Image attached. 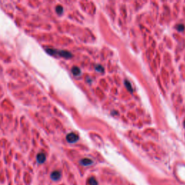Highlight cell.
<instances>
[{
  "label": "cell",
  "mask_w": 185,
  "mask_h": 185,
  "mask_svg": "<svg viewBox=\"0 0 185 185\" xmlns=\"http://www.w3.org/2000/svg\"><path fill=\"white\" fill-rule=\"evenodd\" d=\"M46 51L51 55H59L61 56L67 57V58L70 57L72 56L70 53L65 51H59V50H55V49H46Z\"/></svg>",
  "instance_id": "cell-1"
},
{
  "label": "cell",
  "mask_w": 185,
  "mask_h": 185,
  "mask_svg": "<svg viewBox=\"0 0 185 185\" xmlns=\"http://www.w3.org/2000/svg\"><path fill=\"white\" fill-rule=\"evenodd\" d=\"M67 140L70 143H75L78 140V136L75 134V133H69L67 135Z\"/></svg>",
  "instance_id": "cell-2"
},
{
  "label": "cell",
  "mask_w": 185,
  "mask_h": 185,
  "mask_svg": "<svg viewBox=\"0 0 185 185\" xmlns=\"http://www.w3.org/2000/svg\"><path fill=\"white\" fill-rule=\"evenodd\" d=\"M61 177H62V173L59 171H58V170H54L51 173V179L54 181L59 180Z\"/></svg>",
  "instance_id": "cell-3"
},
{
  "label": "cell",
  "mask_w": 185,
  "mask_h": 185,
  "mask_svg": "<svg viewBox=\"0 0 185 185\" xmlns=\"http://www.w3.org/2000/svg\"><path fill=\"white\" fill-rule=\"evenodd\" d=\"M37 161L39 164H43L46 160V155L43 153H40L37 155Z\"/></svg>",
  "instance_id": "cell-4"
},
{
  "label": "cell",
  "mask_w": 185,
  "mask_h": 185,
  "mask_svg": "<svg viewBox=\"0 0 185 185\" xmlns=\"http://www.w3.org/2000/svg\"><path fill=\"white\" fill-rule=\"evenodd\" d=\"M92 163V161L89 158H83L80 160V164L83 166H89Z\"/></svg>",
  "instance_id": "cell-5"
},
{
  "label": "cell",
  "mask_w": 185,
  "mask_h": 185,
  "mask_svg": "<svg viewBox=\"0 0 185 185\" xmlns=\"http://www.w3.org/2000/svg\"><path fill=\"white\" fill-rule=\"evenodd\" d=\"M88 183L90 185H98V181L94 177H90L88 179Z\"/></svg>",
  "instance_id": "cell-6"
},
{
  "label": "cell",
  "mask_w": 185,
  "mask_h": 185,
  "mask_svg": "<svg viewBox=\"0 0 185 185\" xmlns=\"http://www.w3.org/2000/svg\"><path fill=\"white\" fill-rule=\"evenodd\" d=\"M56 11L59 15H61L63 13V7L62 6H57L56 7Z\"/></svg>",
  "instance_id": "cell-7"
},
{
  "label": "cell",
  "mask_w": 185,
  "mask_h": 185,
  "mask_svg": "<svg viewBox=\"0 0 185 185\" xmlns=\"http://www.w3.org/2000/svg\"><path fill=\"white\" fill-rule=\"evenodd\" d=\"M72 73H73L75 75H78L80 73V69H79L77 67H76L72 68Z\"/></svg>",
  "instance_id": "cell-8"
}]
</instances>
